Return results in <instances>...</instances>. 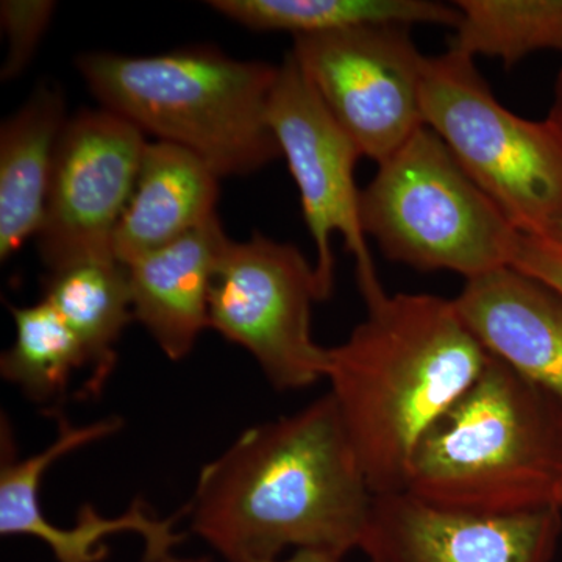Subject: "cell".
Segmentation results:
<instances>
[{"mask_svg": "<svg viewBox=\"0 0 562 562\" xmlns=\"http://www.w3.org/2000/svg\"><path fill=\"white\" fill-rule=\"evenodd\" d=\"M373 497L327 392L243 431L203 465L184 513L227 562L276 561L288 549L344 558L361 550Z\"/></svg>", "mask_w": 562, "mask_h": 562, "instance_id": "obj_1", "label": "cell"}, {"mask_svg": "<svg viewBox=\"0 0 562 562\" xmlns=\"http://www.w3.org/2000/svg\"><path fill=\"white\" fill-rule=\"evenodd\" d=\"M327 349L330 394L373 495L403 492L425 431L475 382L482 342L453 301L384 294Z\"/></svg>", "mask_w": 562, "mask_h": 562, "instance_id": "obj_2", "label": "cell"}, {"mask_svg": "<svg viewBox=\"0 0 562 562\" xmlns=\"http://www.w3.org/2000/svg\"><path fill=\"white\" fill-rule=\"evenodd\" d=\"M405 491L475 516L562 509V401L490 355L422 436Z\"/></svg>", "mask_w": 562, "mask_h": 562, "instance_id": "obj_3", "label": "cell"}, {"mask_svg": "<svg viewBox=\"0 0 562 562\" xmlns=\"http://www.w3.org/2000/svg\"><path fill=\"white\" fill-rule=\"evenodd\" d=\"M77 68L102 109L192 151L220 177L249 176L281 157L268 120L279 66L202 46L150 57L92 52Z\"/></svg>", "mask_w": 562, "mask_h": 562, "instance_id": "obj_4", "label": "cell"}, {"mask_svg": "<svg viewBox=\"0 0 562 562\" xmlns=\"http://www.w3.org/2000/svg\"><path fill=\"white\" fill-rule=\"evenodd\" d=\"M360 217L391 261L465 280L512 266L520 233L427 125L380 162Z\"/></svg>", "mask_w": 562, "mask_h": 562, "instance_id": "obj_5", "label": "cell"}, {"mask_svg": "<svg viewBox=\"0 0 562 562\" xmlns=\"http://www.w3.org/2000/svg\"><path fill=\"white\" fill-rule=\"evenodd\" d=\"M422 116L517 231L542 235L562 220L561 128L505 109L472 57H427Z\"/></svg>", "mask_w": 562, "mask_h": 562, "instance_id": "obj_6", "label": "cell"}, {"mask_svg": "<svg viewBox=\"0 0 562 562\" xmlns=\"http://www.w3.org/2000/svg\"><path fill=\"white\" fill-rule=\"evenodd\" d=\"M314 266L297 247L255 232L228 241L210 292V328L249 351L268 382L297 391L325 380L327 349L313 338L321 302Z\"/></svg>", "mask_w": 562, "mask_h": 562, "instance_id": "obj_7", "label": "cell"}, {"mask_svg": "<svg viewBox=\"0 0 562 562\" xmlns=\"http://www.w3.org/2000/svg\"><path fill=\"white\" fill-rule=\"evenodd\" d=\"M405 25L295 36L292 57L361 157L386 161L424 127L427 57Z\"/></svg>", "mask_w": 562, "mask_h": 562, "instance_id": "obj_8", "label": "cell"}, {"mask_svg": "<svg viewBox=\"0 0 562 562\" xmlns=\"http://www.w3.org/2000/svg\"><path fill=\"white\" fill-rule=\"evenodd\" d=\"M268 120L301 191L303 217L316 247L314 271L322 301L330 297L335 284L331 238L336 233L353 255L364 301L384 294L361 225L360 191L355 183L360 150L331 116L292 54L279 66Z\"/></svg>", "mask_w": 562, "mask_h": 562, "instance_id": "obj_9", "label": "cell"}, {"mask_svg": "<svg viewBox=\"0 0 562 562\" xmlns=\"http://www.w3.org/2000/svg\"><path fill=\"white\" fill-rule=\"evenodd\" d=\"M146 146L144 133L113 111L83 110L66 122L36 235L49 271L88 258H116L114 235Z\"/></svg>", "mask_w": 562, "mask_h": 562, "instance_id": "obj_10", "label": "cell"}, {"mask_svg": "<svg viewBox=\"0 0 562 562\" xmlns=\"http://www.w3.org/2000/svg\"><path fill=\"white\" fill-rule=\"evenodd\" d=\"M561 536L562 509L475 516L403 491L373 497L361 552L371 562H553Z\"/></svg>", "mask_w": 562, "mask_h": 562, "instance_id": "obj_11", "label": "cell"}, {"mask_svg": "<svg viewBox=\"0 0 562 562\" xmlns=\"http://www.w3.org/2000/svg\"><path fill=\"white\" fill-rule=\"evenodd\" d=\"M0 442V535L29 536L49 547L58 562H102L109 554L105 539L117 532H135L144 542V562H157L171 554L184 539L176 530L177 519H160L144 505L133 502L128 512L117 517H103L98 509L83 505L70 528L57 527L44 516L40 486L44 473L54 462L88 446L83 428L61 424L57 438L43 452L18 458L10 425L2 427Z\"/></svg>", "mask_w": 562, "mask_h": 562, "instance_id": "obj_12", "label": "cell"}, {"mask_svg": "<svg viewBox=\"0 0 562 562\" xmlns=\"http://www.w3.org/2000/svg\"><path fill=\"white\" fill-rule=\"evenodd\" d=\"M492 357L562 401V295L513 266L465 280L453 299Z\"/></svg>", "mask_w": 562, "mask_h": 562, "instance_id": "obj_13", "label": "cell"}, {"mask_svg": "<svg viewBox=\"0 0 562 562\" xmlns=\"http://www.w3.org/2000/svg\"><path fill=\"white\" fill-rule=\"evenodd\" d=\"M220 217L128 262L133 316L162 353L181 361L210 328V292L227 247Z\"/></svg>", "mask_w": 562, "mask_h": 562, "instance_id": "obj_14", "label": "cell"}, {"mask_svg": "<svg viewBox=\"0 0 562 562\" xmlns=\"http://www.w3.org/2000/svg\"><path fill=\"white\" fill-rule=\"evenodd\" d=\"M220 179L192 151L166 140L147 143L135 191L114 235V257L128 265L213 220Z\"/></svg>", "mask_w": 562, "mask_h": 562, "instance_id": "obj_15", "label": "cell"}, {"mask_svg": "<svg viewBox=\"0 0 562 562\" xmlns=\"http://www.w3.org/2000/svg\"><path fill=\"white\" fill-rule=\"evenodd\" d=\"M65 99L41 85L0 128V258L9 260L38 235L55 150L65 128Z\"/></svg>", "mask_w": 562, "mask_h": 562, "instance_id": "obj_16", "label": "cell"}, {"mask_svg": "<svg viewBox=\"0 0 562 562\" xmlns=\"http://www.w3.org/2000/svg\"><path fill=\"white\" fill-rule=\"evenodd\" d=\"M44 301L76 333L88 358L83 395L98 397L117 362L116 344L132 321L127 266L117 258H88L49 271Z\"/></svg>", "mask_w": 562, "mask_h": 562, "instance_id": "obj_17", "label": "cell"}, {"mask_svg": "<svg viewBox=\"0 0 562 562\" xmlns=\"http://www.w3.org/2000/svg\"><path fill=\"white\" fill-rule=\"evenodd\" d=\"M210 9L255 32L292 36L349 31L369 25H446L461 21L457 5L430 0H211Z\"/></svg>", "mask_w": 562, "mask_h": 562, "instance_id": "obj_18", "label": "cell"}, {"mask_svg": "<svg viewBox=\"0 0 562 562\" xmlns=\"http://www.w3.org/2000/svg\"><path fill=\"white\" fill-rule=\"evenodd\" d=\"M10 312L16 338L0 358V373L32 402H57L74 373L88 371L83 346L44 299L35 305L10 306Z\"/></svg>", "mask_w": 562, "mask_h": 562, "instance_id": "obj_19", "label": "cell"}, {"mask_svg": "<svg viewBox=\"0 0 562 562\" xmlns=\"http://www.w3.org/2000/svg\"><path fill=\"white\" fill-rule=\"evenodd\" d=\"M450 49L512 68L539 50L562 52V0H458Z\"/></svg>", "mask_w": 562, "mask_h": 562, "instance_id": "obj_20", "label": "cell"}, {"mask_svg": "<svg viewBox=\"0 0 562 562\" xmlns=\"http://www.w3.org/2000/svg\"><path fill=\"white\" fill-rule=\"evenodd\" d=\"M55 9L57 5L50 0H3L0 3V22L9 40L2 81L16 79L31 65Z\"/></svg>", "mask_w": 562, "mask_h": 562, "instance_id": "obj_21", "label": "cell"}, {"mask_svg": "<svg viewBox=\"0 0 562 562\" xmlns=\"http://www.w3.org/2000/svg\"><path fill=\"white\" fill-rule=\"evenodd\" d=\"M512 266L562 295V250L543 236L519 233Z\"/></svg>", "mask_w": 562, "mask_h": 562, "instance_id": "obj_22", "label": "cell"}, {"mask_svg": "<svg viewBox=\"0 0 562 562\" xmlns=\"http://www.w3.org/2000/svg\"><path fill=\"white\" fill-rule=\"evenodd\" d=\"M344 558L338 554L314 552V550H299L290 558H280V560L269 562H342Z\"/></svg>", "mask_w": 562, "mask_h": 562, "instance_id": "obj_23", "label": "cell"}, {"mask_svg": "<svg viewBox=\"0 0 562 562\" xmlns=\"http://www.w3.org/2000/svg\"><path fill=\"white\" fill-rule=\"evenodd\" d=\"M549 120L553 121L562 131V69L560 76H558L557 90H554V101Z\"/></svg>", "mask_w": 562, "mask_h": 562, "instance_id": "obj_24", "label": "cell"}, {"mask_svg": "<svg viewBox=\"0 0 562 562\" xmlns=\"http://www.w3.org/2000/svg\"><path fill=\"white\" fill-rule=\"evenodd\" d=\"M543 238L549 239L554 246L560 247L562 250V220L553 224L546 233H542Z\"/></svg>", "mask_w": 562, "mask_h": 562, "instance_id": "obj_25", "label": "cell"}, {"mask_svg": "<svg viewBox=\"0 0 562 562\" xmlns=\"http://www.w3.org/2000/svg\"><path fill=\"white\" fill-rule=\"evenodd\" d=\"M157 562H213L210 558H177L173 554H168V557L162 558V560Z\"/></svg>", "mask_w": 562, "mask_h": 562, "instance_id": "obj_26", "label": "cell"}]
</instances>
